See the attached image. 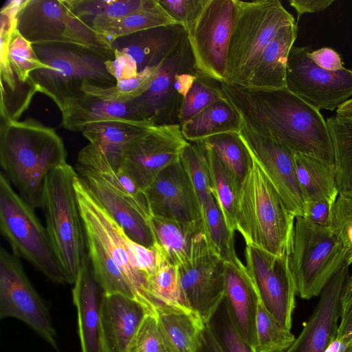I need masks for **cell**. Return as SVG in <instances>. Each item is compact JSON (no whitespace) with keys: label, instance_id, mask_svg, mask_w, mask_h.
<instances>
[{"label":"cell","instance_id":"obj_1","mask_svg":"<svg viewBox=\"0 0 352 352\" xmlns=\"http://www.w3.org/2000/svg\"><path fill=\"white\" fill-rule=\"evenodd\" d=\"M228 102L253 131L274 139L294 153L335 167L330 131L320 111L288 89H257L221 82Z\"/></svg>","mask_w":352,"mask_h":352},{"label":"cell","instance_id":"obj_2","mask_svg":"<svg viewBox=\"0 0 352 352\" xmlns=\"http://www.w3.org/2000/svg\"><path fill=\"white\" fill-rule=\"evenodd\" d=\"M0 164L19 195L33 208H41L47 175L67 163V151L56 131L36 120L1 118Z\"/></svg>","mask_w":352,"mask_h":352},{"label":"cell","instance_id":"obj_3","mask_svg":"<svg viewBox=\"0 0 352 352\" xmlns=\"http://www.w3.org/2000/svg\"><path fill=\"white\" fill-rule=\"evenodd\" d=\"M252 160V168L241 186L236 230L246 245L289 256L295 217L286 209L261 166Z\"/></svg>","mask_w":352,"mask_h":352},{"label":"cell","instance_id":"obj_4","mask_svg":"<svg viewBox=\"0 0 352 352\" xmlns=\"http://www.w3.org/2000/svg\"><path fill=\"white\" fill-rule=\"evenodd\" d=\"M226 82L248 87L258 61L280 29L297 22L279 0H234Z\"/></svg>","mask_w":352,"mask_h":352},{"label":"cell","instance_id":"obj_5","mask_svg":"<svg viewBox=\"0 0 352 352\" xmlns=\"http://www.w3.org/2000/svg\"><path fill=\"white\" fill-rule=\"evenodd\" d=\"M78 176L67 163L50 172L44 182L41 207L45 228L73 285L87 255L85 232L74 188Z\"/></svg>","mask_w":352,"mask_h":352},{"label":"cell","instance_id":"obj_6","mask_svg":"<svg viewBox=\"0 0 352 352\" xmlns=\"http://www.w3.org/2000/svg\"><path fill=\"white\" fill-rule=\"evenodd\" d=\"M0 229L13 254L28 261L50 280L72 284L46 228L3 173L0 174Z\"/></svg>","mask_w":352,"mask_h":352},{"label":"cell","instance_id":"obj_7","mask_svg":"<svg viewBox=\"0 0 352 352\" xmlns=\"http://www.w3.org/2000/svg\"><path fill=\"white\" fill-rule=\"evenodd\" d=\"M17 30L33 45L65 46L114 57L111 43L77 17L63 0H25Z\"/></svg>","mask_w":352,"mask_h":352},{"label":"cell","instance_id":"obj_8","mask_svg":"<svg viewBox=\"0 0 352 352\" xmlns=\"http://www.w3.org/2000/svg\"><path fill=\"white\" fill-rule=\"evenodd\" d=\"M295 219L289 264L297 294L308 300L320 295L346 263L348 251L331 228L305 217Z\"/></svg>","mask_w":352,"mask_h":352},{"label":"cell","instance_id":"obj_9","mask_svg":"<svg viewBox=\"0 0 352 352\" xmlns=\"http://www.w3.org/2000/svg\"><path fill=\"white\" fill-rule=\"evenodd\" d=\"M47 69L33 72L30 81L36 92L50 98L58 107L68 99L82 94V85L88 82L111 86L116 80L105 66L108 59L88 51L59 45H33Z\"/></svg>","mask_w":352,"mask_h":352},{"label":"cell","instance_id":"obj_10","mask_svg":"<svg viewBox=\"0 0 352 352\" xmlns=\"http://www.w3.org/2000/svg\"><path fill=\"white\" fill-rule=\"evenodd\" d=\"M74 188L85 230L100 242L122 274L135 300L145 307L148 314L157 316L160 307L149 293L148 278L136 257L139 244L128 237L92 196L79 176L76 178Z\"/></svg>","mask_w":352,"mask_h":352},{"label":"cell","instance_id":"obj_11","mask_svg":"<svg viewBox=\"0 0 352 352\" xmlns=\"http://www.w3.org/2000/svg\"><path fill=\"white\" fill-rule=\"evenodd\" d=\"M177 267L186 307L208 322L225 298V261L205 232L194 239L188 262Z\"/></svg>","mask_w":352,"mask_h":352},{"label":"cell","instance_id":"obj_12","mask_svg":"<svg viewBox=\"0 0 352 352\" xmlns=\"http://www.w3.org/2000/svg\"><path fill=\"white\" fill-rule=\"evenodd\" d=\"M16 318L58 350L48 307L27 276L19 257L0 249V318Z\"/></svg>","mask_w":352,"mask_h":352},{"label":"cell","instance_id":"obj_13","mask_svg":"<svg viewBox=\"0 0 352 352\" xmlns=\"http://www.w3.org/2000/svg\"><path fill=\"white\" fill-rule=\"evenodd\" d=\"M234 14V0H206L186 31L197 72L219 82L225 81Z\"/></svg>","mask_w":352,"mask_h":352},{"label":"cell","instance_id":"obj_14","mask_svg":"<svg viewBox=\"0 0 352 352\" xmlns=\"http://www.w3.org/2000/svg\"><path fill=\"white\" fill-rule=\"evenodd\" d=\"M311 46H293L287 67V89L320 110L338 109L352 96V71L325 70L308 56Z\"/></svg>","mask_w":352,"mask_h":352},{"label":"cell","instance_id":"obj_15","mask_svg":"<svg viewBox=\"0 0 352 352\" xmlns=\"http://www.w3.org/2000/svg\"><path fill=\"white\" fill-rule=\"evenodd\" d=\"M188 144L179 124L152 126L124 148L122 170L144 192L164 168L180 160Z\"/></svg>","mask_w":352,"mask_h":352},{"label":"cell","instance_id":"obj_16","mask_svg":"<svg viewBox=\"0 0 352 352\" xmlns=\"http://www.w3.org/2000/svg\"><path fill=\"white\" fill-rule=\"evenodd\" d=\"M245 257L263 303L283 328L291 331L297 292L289 256L246 245Z\"/></svg>","mask_w":352,"mask_h":352},{"label":"cell","instance_id":"obj_17","mask_svg":"<svg viewBox=\"0 0 352 352\" xmlns=\"http://www.w3.org/2000/svg\"><path fill=\"white\" fill-rule=\"evenodd\" d=\"M186 72H197L187 36L160 65L148 89L128 104L154 125L179 124L184 98L175 89V78L177 74Z\"/></svg>","mask_w":352,"mask_h":352},{"label":"cell","instance_id":"obj_18","mask_svg":"<svg viewBox=\"0 0 352 352\" xmlns=\"http://www.w3.org/2000/svg\"><path fill=\"white\" fill-rule=\"evenodd\" d=\"M239 134L286 209L295 218L304 217L305 199L296 175L294 153L282 143L253 131L243 123Z\"/></svg>","mask_w":352,"mask_h":352},{"label":"cell","instance_id":"obj_19","mask_svg":"<svg viewBox=\"0 0 352 352\" xmlns=\"http://www.w3.org/2000/svg\"><path fill=\"white\" fill-rule=\"evenodd\" d=\"M78 176L95 199L122 228L129 239L146 248L155 244L151 214L145 197L119 190L88 170L76 168Z\"/></svg>","mask_w":352,"mask_h":352},{"label":"cell","instance_id":"obj_20","mask_svg":"<svg viewBox=\"0 0 352 352\" xmlns=\"http://www.w3.org/2000/svg\"><path fill=\"white\" fill-rule=\"evenodd\" d=\"M144 192L151 216L183 223L202 220L195 192L180 160L164 168Z\"/></svg>","mask_w":352,"mask_h":352},{"label":"cell","instance_id":"obj_21","mask_svg":"<svg viewBox=\"0 0 352 352\" xmlns=\"http://www.w3.org/2000/svg\"><path fill=\"white\" fill-rule=\"evenodd\" d=\"M345 263L324 286L298 336L283 352H325L337 336L343 286L349 276Z\"/></svg>","mask_w":352,"mask_h":352},{"label":"cell","instance_id":"obj_22","mask_svg":"<svg viewBox=\"0 0 352 352\" xmlns=\"http://www.w3.org/2000/svg\"><path fill=\"white\" fill-rule=\"evenodd\" d=\"M103 291L95 278L88 254L72 289L81 352H105L100 315Z\"/></svg>","mask_w":352,"mask_h":352},{"label":"cell","instance_id":"obj_23","mask_svg":"<svg viewBox=\"0 0 352 352\" xmlns=\"http://www.w3.org/2000/svg\"><path fill=\"white\" fill-rule=\"evenodd\" d=\"M147 314V310L137 300L119 294L103 292L100 315L104 351L129 352Z\"/></svg>","mask_w":352,"mask_h":352},{"label":"cell","instance_id":"obj_24","mask_svg":"<svg viewBox=\"0 0 352 352\" xmlns=\"http://www.w3.org/2000/svg\"><path fill=\"white\" fill-rule=\"evenodd\" d=\"M187 36L180 24L157 27L136 32L111 43L113 50L129 55L138 71L162 64L179 47Z\"/></svg>","mask_w":352,"mask_h":352},{"label":"cell","instance_id":"obj_25","mask_svg":"<svg viewBox=\"0 0 352 352\" xmlns=\"http://www.w3.org/2000/svg\"><path fill=\"white\" fill-rule=\"evenodd\" d=\"M225 298L232 318L254 350L256 345V314L258 294L246 267L225 262Z\"/></svg>","mask_w":352,"mask_h":352},{"label":"cell","instance_id":"obj_26","mask_svg":"<svg viewBox=\"0 0 352 352\" xmlns=\"http://www.w3.org/2000/svg\"><path fill=\"white\" fill-rule=\"evenodd\" d=\"M58 109L62 126L74 132H82L91 124L109 121L151 123L129 104L104 101L83 93L68 99Z\"/></svg>","mask_w":352,"mask_h":352},{"label":"cell","instance_id":"obj_27","mask_svg":"<svg viewBox=\"0 0 352 352\" xmlns=\"http://www.w3.org/2000/svg\"><path fill=\"white\" fill-rule=\"evenodd\" d=\"M297 23L279 30L263 52L251 77L248 88L287 89L289 54L297 38Z\"/></svg>","mask_w":352,"mask_h":352},{"label":"cell","instance_id":"obj_28","mask_svg":"<svg viewBox=\"0 0 352 352\" xmlns=\"http://www.w3.org/2000/svg\"><path fill=\"white\" fill-rule=\"evenodd\" d=\"M152 126L148 122L109 121L91 124L81 133L113 170L119 173L124 148Z\"/></svg>","mask_w":352,"mask_h":352},{"label":"cell","instance_id":"obj_29","mask_svg":"<svg viewBox=\"0 0 352 352\" xmlns=\"http://www.w3.org/2000/svg\"><path fill=\"white\" fill-rule=\"evenodd\" d=\"M168 352H198L205 322L189 309L162 307L157 314Z\"/></svg>","mask_w":352,"mask_h":352},{"label":"cell","instance_id":"obj_30","mask_svg":"<svg viewBox=\"0 0 352 352\" xmlns=\"http://www.w3.org/2000/svg\"><path fill=\"white\" fill-rule=\"evenodd\" d=\"M150 221L156 244L168 261L177 267L188 262L194 239L201 232L206 233L203 220L183 223L151 216Z\"/></svg>","mask_w":352,"mask_h":352},{"label":"cell","instance_id":"obj_31","mask_svg":"<svg viewBox=\"0 0 352 352\" xmlns=\"http://www.w3.org/2000/svg\"><path fill=\"white\" fill-rule=\"evenodd\" d=\"M242 120L226 98L207 107L195 117L181 124L184 138L199 142L226 133H239Z\"/></svg>","mask_w":352,"mask_h":352},{"label":"cell","instance_id":"obj_32","mask_svg":"<svg viewBox=\"0 0 352 352\" xmlns=\"http://www.w3.org/2000/svg\"><path fill=\"white\" fill-rule=\"evenodd\" d=\"M294 166L305 202L323 200L334 205L339 193L334 166L301 153H294Z\"/></svg>","mask_w":352,"mask_h":352},{"label":"cell","instance_id":"obj_33","mask_svg":"<svg viewBox=\"0 0 352 352\" xmlns=\"http://www.w3.org/2000/svg\"><path fill=\"white\" fill-rule=\"evenodd\" d=\"M206 159L211 192L216 199L230 230H236V219L241 184L221 162L215 153L199 141Z\"/></svg>","mask_w":352,"mask_h":352},{"label":"cell","instance_id":"obj_34","mask_svg":"<svg viewBox=\"0 0 352 352\" xmlns=\"http://www.w3.org/2000/svg\"><path fill=\"white\" fill-rule=\"evenodd\" d=\"M177 23L158 0H152L148 6L109 22L96 32L111 43L118 38L136 32Z\"/></svg>","mask_w":352,"mask_h":352},{"label":"cell","instance_id":"obj_35","mask_svg":"<svg viewBox=\"0 0 352 352\" xmlns=\"http://www.w3.org/2000/svg\"><path fill=\"white\" fill-rule=\"evenodd\" d=\"M85 232L87 254L92 270L103 292L107 294H119L135 300L122 274L100 242L89 232Z\"/></svg>","mask_w":352,"mask_h":352},{"label":"cell","instance_id":"obj_36","mask_svg":"<svg viewBox=\"0 0 352 352\" xmlns=\"http://www.w3.org/2000/svg\"><path fill=\"white\" fill-rule=\"evenodd\" d=\"M333 142L337 186L340 191H352V119L327 118Z\"/></svg>","mask_w":352,"mask_h":352},{"label":"cell","instance_id":"obj_37","mask_svg":"<svg viewBox=\"0 0 352 352\" xmlns=\"http://www.w3.org/2000/svg\"><path fill=\"white\" fill-rule=\"evenodd\" d=\"M160 65L146 67L136 76L118 80L111 86H100L86 82L82 85L81 91L89 96L102 100L128 104L148 89Z\"/></svg>","mask_w":352,"mask_h":352},{"label":"cell","instance_id":"obj_38","mask_svg":"<svg viewBox=\"0 0 352 352\" xmlns=\"http://www.w3.org/2000/svg\"><path fill=\"white\" fill-rule=\"evenodd\" d=\"M242 184L252 166V156L239 133H226L201 140Z\"/></svg>","mask_w":352,"mask_h":352},{"label":"cell","instance_id":"obj_39","mask_svg":"<svg viewBox=\"0 0 352 352\" xmlns=\"http://www.w3.org/2000/svg\"><path fill=\"white\" fill-rule=\"evenodd\" d=\"M203 221L210 244L226 263H238L234 247V231L228 226L221 210L213 195H210Z\"/></svg>","mask_w":352,"mask_h":352},{"label":"cell","instance_id":"obj_40","mask_svg":"<svg viewBox=\"0 0 352 352\" xmlns=\"http://www.w3.org/2000/svg\"><path fill=\"white\" fill-rule=\"evenodd\" d=\"M254 352H283L296 337L283 328L263 303L259 295L256 314Z\"/></svg>","mask_w":352,"mask_h":352},{"label":"cell","instance_id":"obj_41","mask_svg":"<svg viewBox=\"0 0 352 352\" xmlns=\"http://www.w3.org/2000/svg\"><path fill=\"white\" fill-rule=\"evenodd\" d=\"M148 288L160 309L164 307L188 309L183 300L178 267L168 262L164 254L157 270L148 280Z\"/></svg>","mask_w":352,"mask_h":352},{"label":"cell","instance_id":"obj_42","mask_svg":"<svg viewBox=\"0 0 352 352\" xmlns=\"http://www.w3.org/2000/svg\"><path fill=\"white\" fill-rule=\"evenodd\" d=\"M180 160L195 192L203 220L208 197L211 194L209 170L201 144L189 142L183 150Z\"/></svg>","mask_w":352,"mask_h":352},{"label":"cell","instance_id":"obj_43","mask_svg":"<svg viewBox=\"0 0 352 352\" xmlns=\"http://www.w3.org/2000/svg\"><path fill=\"white\" fill-rule=\"evenodd\" d=\"M221 82L197 72L182 105L179 124H182L207 107L224 99Z\"/></svg>","mask_w":352,"mask_h":352},{"label":"cell","instance_id":"obj_44","mask_svg":"<svg viewBox=\"0 0 352 352\" xmlns=\"http://www.w3.org/2000/svg\"><path fill=\"white\" fill-rule=\"evenodd\" d=\"M208 323L225 352H254L239 331L224 299Z\"/></svg>","mask_w":352,"mask_h":352},{"label":"cell","instance_id":"obj_45","mask_svg":"<svg viewBox=\"0 0 352 352\" xmlns=\"http://www.w3.org/2000/svg\"><path fill=\"white\" fill-rule=\"evenodd\" d=\"M8 57L17 80L30 82L31 74L40 69H47L38 58L33 45L17 30H14L8 49Z\"/></svg>","mask_w":352,"mask_h":352},{"label":"cell","instance_id":"obj_46","mask_svg":"<svg viewBox=\"0 0 352 352\" xmlns=\"http://www.w3.org/2000/svg\"><path fill=\"white\" fill-rule=\"evenodd\" d=\"M333 232L341 239L348 254L346 263H352V191H340L333 206Z\"/></svg>","mask_w":352,"mask_h":352},{"label":"cell","instance_id":"obj_47","mask_svg":"<svg viewBox=\"0 0 352 352\" xmlns=\"http://www.w3.org/2000/svg\"><path fill=\"white\" fill-rule=\"evenodd\" d=\"M129 352H168L156 316L147 314L130 346Z\"/></svg>","mask_w":352,"mask_h":352},{"label":"cell","instance_id":"obj_48","mask_svg":"<svg viewBox=\"0 0 352 352\" xmlns=\"http://www.w3.org/2000/svg\"><path fill=\"white\" fill-rule=\"evenodd\" d=\"M167 13L187 31L199 16L206 0H158Z\"/></svg>","mask_w":352,"mask_h":352},{"label":"cell","instance_id":"obj_49","mask_svg":"<svg viewBox=\"0 0 352 352\" xmlns=\"http://www.w3.org/2000/svg\"><path fill=\"white\" fill-rule=\"evenodd\" d=\"M114 57L105 61L107 72L116 82L132 78L139 72L135 60L127 54L113 50Z\"/></svg>","mask_w":352,"mask_h":352},{"label":"cell","instance_id":"obj_50","mask_svg":"<svg viewBox=\"0 0 352 352\" xmlns=\"http://www.w3.org/2000/svg\"><path fill=\"white\" fill-rule=\"evenodd\" d=\"M333 206L323 200H306L304 217L321 226L331 228Z\"/></svg>","mask_w":352,"mask_h":352},{"label":"cell","instance_id":"obj_51","mask_svg":"<svg viewBox=\"0 0 352 352\" xmlns=\"http://www.w3.org/2000/svg\"><path fill=\"white\" fill-rule=\"evenodd\" d=\"M308 56L316 65L325 70L338 71L344 67L340 55L331 47L311 50Z\"/></svg>","mask_w":352,"mask_h":352},{"label":"cell","instance_id":"obj_52","mask_svg":"<svg viewBox=\"0 0 352 352\" xmlns=\"http://www.w3.org/2000/svg\"><path fill=\"white\" fill-rule=\"evenodd\" d=\"M333 2V0H290L289 3L296 10L298 21L302 15L323 11Z\"/></svg>","mask_w":352,"mask_h":352},{"label":"cell","instance_id":"obj_53","mask_svg":"<svg viewBox=\"0 0 352 352\" xmlns=\"http://www.w3.org/2000/svg\"><path fill=\"white\" fill-rule=\"evenodd\" d=\"M336 339L344 346L352 342V304L340 311Z\"/></svg>","mask_w":352,"mask_h":352},{"label":"cell","instance_id":"obj_54","mask_svg":"<svg viewBox=\"0 0 352 352\" xmlns=\"http://www.w3.org/2000/svg\"><path fill=\"white\" fill-rule=\"evenodd\" d=\"M198 352H225L208 322L205 324Z\"/></svg>","mask_w":352,"mask_h":352},{"label":"cell","instance_id":"obj_55","mask_svg":"<svg viewBox=\"0 0 352 352\" xmlns=\"http://www.w3.org/2000/svg\"><path fill=\"white\" fill-rule=\"evenodd\" d=\"M352 304V274L349 275L343 286L341 296V311Z\"/></svg>","mask_w":352,"mask_h":352},{"label":"cell","instance_id":"obj_56","mask_svg":"<svg viewBox=\"0 0 352 352\" xmlns=\"http://www.w3.org/2000/svg\"><path fill=\"white\" fill-rule=\"evenodd\" d=\"M336 116L352 119V99H349L336 110Z\"/></svg>","mask_w":352,"mask_h":352},{"label":"cell","instance_id":"obj_57","mask_svg":"<svg viewBox=\"0 0 352 352\" xmlns=\"http://www.w3.org/2000/svg\"><path fill=\"white\" fill-rule=\"evenodd\" d=\"M342 352H352V342L345 346Z\"/></svg>","mask_w":352,"mask_h":352}]
</instances>
